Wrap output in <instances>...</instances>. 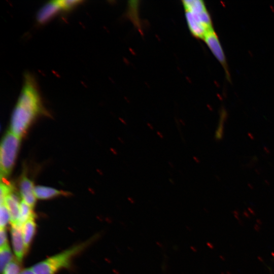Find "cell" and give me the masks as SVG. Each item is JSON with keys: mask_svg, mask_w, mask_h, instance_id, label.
Segmentation results:
<instances>
[{"mask_svg": "<svg viewBox=\"0 0 274 274\" xmlns=\"http://www.w3.org/2000/svg\"><path fill=\"white\" fill-rule=\"evenodd\" d=\"M19 274H36L31 268H26L22 270Z\"/></svg>", "mask_w": 274, "mask_h": 274, "instance_id": "d6986e66", "label": "cell"}, {"mask_svg": "<svg viewBox=\"0 0 274 274\" xmlns=\"http://www.w3.org/2000/svg\"><path fill=\"white\" fill-rule=\"evenodd\" d=\"M185 11L193 13H199L206 10V7L202 1L186 0L182 1Z\"/></svg>", "mask_w": 274, "mask_h": 274, "instance_id": "7c38bea8", "label": "cell"}, {"mask_svg": "<svg viewBox=\"0 0 274 274\" xmlns=\"http://www.w3.org/2000/svg\"><path fill=\"white\" fill-rule=\"evenodd\" d=\"M90 242H85L52 256L34 265L31 268L36 274H55L62 268L69 267L74 256L82 251Z\"/></svg>", "mask_w": 274, "mask_h": 274, "instance_id": "7a4b0ae2", "label": "cell"}, {"mask_svg": "<svg viewBox=\"0 0 274 274\" xmlns=\"http://www.w3.org/2000/svg\"><path fill=\"white\" fill-rule=\"evenodd\" d=\"M20 143V138L11 131H7L3 137L0 148L1 179H6L11 174L15 164Z\"/></svg>", "mask_w": 274, "mask_h": 274, "instance_id": "3957f363", "label": "cell"}, {"mask_svg": "<svg viewBox=\"0 0 274 274\" xmlns=\"http://www.w3.org/2000/svg\"><path fill=\"white\" fill-rule=\"evenodd\" d=\"M43 112L36 79L31 74L25 73L20 94L12 113L10 131L20 138L35 118Z\"/></svg>", "mask_w": 274, "mask_h": 274, "instance_id": "6da1fadb", "label": "cell"}, {"mask_svg": "<svg viewBox=\"0 0 274 274\" xmlns=\"http://www.w3.org/2000/svg\"><path fill=\"white\" fill-rule=\"evenodd\" d=\"M18 260H13L4 269L3 274H19L20 267Z\"/></svg>", "mask_w": 274, "mask_h": 274, "instance_id": "2e32d148", "label": "cell"}, {"mask_svg": "<svg viewBox=\"0 0 274 274\" xmlns=\"http://www.w3.org/2000/svg\"><path fill=\"white\" fill-rule=\"evenodd\" d=\"M6 230L5 228H1L0 231V248L8 245Z\"/></svg>", "mask_w": 274, "mask_h": 274, "instance_id": "ac0fdd59", "label": "cell"}, {"mask_svg": "<svg viewBox=\"0 0 274 274\" xmlns=\"http://www.w3.org/2000/svg\"><path fill=\"white\" fill-rule=\"evenodd\" d=\"M35 217L32 208L22 200L20 204V212L18 223L22 225L31 218Z\"/></svg>", "mask_w": 274, "mask_h": 274, "instance_id": "4fadbf2b", "label": "cell"}, {"mask_svg": "<svg viewBox=\"0 0 274 274\" xmlns=\"http://www.w3.org/2000/svg\"><path fill=\"white\" fill-rule=\"evenodd\" d=\"M32 182L23 175L20 181V192L22 200L33 208L36 201Z\"/></svg>", "mask_w": 274, "mask_h": 274, "instance_id": "9c48e42d", "label": "cell"}, {"mask_svg": "<svg viewBox=\"0 0 274 274\" xmlns=\"http://www.w3.org/2000/svg\"><path fill=\"white\" fill-rule=\"evenodd\" d=\"M63 11H67L80 5L82 1L77 0H59Z\"/></svg>", "mask_w": 274, "mask_h": 274, "instance_id": "e0dca14e", "label": "cell"}, {"mask_svg": "<svg viewBox=\"0 0 274 274\" xmlns=\"http://www.w3.org/2000/svg\"><path fill=\"white\" fill-rule=\"evenodd\" d=\"M62 11L63 10L59 0L49 1L38 11L37 14V20L40 24H44Z\"/></svg>", "mask_w": 274, "mask_h": 274, "instance_id": "52a82bcc", "label": "cell"}, {"mask_svg": "<svg viewBox=\"0 0 274 274\" xmlns=\"http://www.w3.org/2000/svg\"><path fill=\"white\" fill-rule=\"evenodd\" d=\"M10 221V215L5 204H1L0 207V227L5 228L8 222Z\"/></svg>", "mask_w": 274, "mask_h": 274, "instance_id": "9a60e30c", "label": "cell"}, {"mask_svg": "<svg viewBox=\"0 0 274 274\" xmlns=\"http://www.w3.org/2000/svg\"><path fill=\"white\" fill-rule=\"evenodd\" d=\"M207 45L216 59L224 67L226 66V58L218 36L212 29L209 31L204 37Z\"/></svg>", "mask_w": 274, "mask_h": 274, "instance_id": "5b68a950", "label": "cell"}, {"mask_svg": "<svg viewBox=\"0 0 274 274\" xmlns=\"http://www.w3.org/2000/svg\"><path fill=\"white\" fill-rule=\"evenodd\" d=\"M20 202L19 197L15 189L5 198L4 204H5L10 213L11 224H19Z\"/></svg>", "mask_w": 274, "mask_h": 274, "instance_id": "ba28073f", "label": "cell"}, {"mask_svg": "<svg viewBox=\"0 0 274 274\" xmlns=\"http://www.w3.org/2000/svg\"><path fill=\"white\" fill-rule=\"evenodd\" d=\"M11 237L15 255L17 260L20 262L26 253L22 236V225L19 224H11Z\"/></svg>", "mask_w": 274, "mask_h": 274, "instance_id": "8992f818", "label": "cell"}, {"mask_svg": "<svg viewBox=\"0 0 274 274\" xmlns=\"http://www.w3.org/2000/svg\"><path fill=\"white\" fill-rule=\"evenodd\" d=\"M148 127L152 130L153 129V127L150 124H148Z\"/></svg>", "mask_w": 274, "mask_h": 274, "instance_id": "44dd1931", "label": "cell"}, {"mask_svg": "<svg viewBox=\"0 0 274 274\" xmlns=\"http://www.w3.org/2000/svg\"><path fill=\"white\" fill-rule=\"evenodd\" d=\"M185 17L191 33L196 38L203 39L207 32L213 29L208 28L201 22L198 13L185 11Z\"/></svg>", "mask_w": 274, "mask_h": 274, "instance_id": "277c9868", "label": "cell"}, {"mask_svg": "<svg viewBox=\"0 0 274 274\" xmlns=\"http://www.w3.org/2000/svg\"><path fill=\"white\" fill-rule=\"evenodd\" d=\"M157 135L161 139H163L164 136L163 134L159 131H157Z\"/></svg>", "mask_w": 274, "mask_h": 274, "instance_id": "ffe728a7", "label": "cell"}, {"mask_svg": "<svg viewBox=\"0 0 274 274\" xmlns=\"http://www.w3.org/2000/svg\"><path fill=\"white\" fill-rule=\"evenodd\" d=\"M34 192L36 198L40 199H47L59 195L66 194L63 191L43 186H35Z\"/></svg>", "mask_w": 274, "mask_h": 274, "instance_id": "8fae6325", "label": "cell"}, {"mask_svg": "<svg viewBox=\"0 0 274 274\" xmlns=\"http://www.w3.org/2000/svg\"><path fill=\"white\" fill-rule=\"evenodd\" d=\"M33 217L22 225V232L26 252L31 244L36 230V224Z\"/></svg>", "mask_w": 274, "mask_h": 274, "instance_id": "30bf717a", "label": "cell"}, {"mask_svg": "<svg viewBox=\"0 0 274 274\" xmlns=\"http://www.w3.org/2000/svg\"><path fill=\"white\" fill-rule=\"evenodd\" d=\"M13 255L9 245L0 248V268L2 273L5 267L13 260Z\"/></svg>", "mask_w": 274, "mask_h": 274, "instance_id": "5bb4252c", "label": "cell"}]
</instances>
